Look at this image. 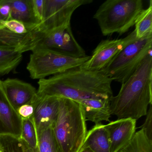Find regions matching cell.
Wrapping results in <instances>:
<instances>
[{"instance_id":"cell-1","label":"cell","mask_w":152,"mask_h":152,"mask_svg":"<svg viewBox=\"0 0 152 152\" xmlns=\"http://www.w3.org/2000/svg\"><path fill=\"white\" fill-rule=\"evenodd\" d=\"M112 82L102 71H90L81 66L39 80L37 95L65 98L79 103L90 98L110 99Z\"/></svg>"},{"instance_id":"cell-2","label":"cell","mask_w":152,"mask_h":152,"mask_svg":"<svg viewBox=\"0 0 152 152\" xmlns=\"http://www.w3.org/2000/svg\"><path fill=\"white\" fill-rule=\"evenodd\" d=\"M152 56L150 53L137 71L121 87L117 96L110 99L111 115L117 119L137 120L146 115L152 103Z\"/></svg>"},{"instance_id":"cell-3","label":"cell","mask_w":152,"mask_h":152,"mask_svg":"<svg viewBox=\"0 0 152 152\" xmlns=\"http://www.w3.org/2000/svg\"><path fill=\"white\" fill-rule=\"evenodd\" d=\"M54 137L62 152H78L87 135L86 120L80 103L60 97Z\"/></svg>"},{"instance_id":"cell-4","label":"cell","mask_w":152,"mask_h":152,"mask_svg":"<svg viewBox=\"0 0 152 152\" xmlns=\"http://www.w3.org/2000/svg\"><path fill=\"white\" fill-rule=\"evenodd\" d=\"M143 10L142 0H107L99 6L93 18L104 36L122 35L135 25Z\"/></svg>"},{"instance_id":"cell-5","label":"cell","mask_w":152,"mask_h":152,"mask_svg":"<svg viewBox=\"0 0 152 152\" xmlns=\"http://www.w3.org/2000/svg\"><path fill=\"white\" fill-rule=\"evenodd\" d=\"M152 34L137 39L120 51L101 70L112 81L122 84L152 53Z\"/></svg>"},{"instance_id":"cell-6","label":"cell","mask_w":152,"mask_h":152,"mask_svg":"<svg viewBox=\"0 0 152 152\" xmlns=\"http://www.w3.org/2000/svg\"><path fill=\"white\" fill-rule=\"evenodd\" d=\"M90 58H74L47 50H32L26 69L33 80H40L82 65Z\"/></svg>"},{"instance_id":"cell-7","label":"cell","mask_w":152,"mask_h":152,"mask_svg":"<svg viewBox=\"0 0 152 152\" xmlns=\"http://www.w3.org/2000/svg\"><path fill=\"white\" fill-rule=\"evenodd\" d=\"M92 2V0H44L43 17L38 31L45 34L70 26L74 11Z\"/></svg>"},{"instance_id":"cell-8","label":"cell","mask_w":152,"mask_h":152,"mask_svg":"<svg viewBox=\"0 0 152 152\" xmlns=\"http://www.w3.org/2000/svg\"><path fill=\"white\" fill-rule=\"evenodd\" d=\"M37 49L47 50L78 58L87 56L75 38L71 26L42 34L41 39L32 50Z\"/></svg>"},{"instance_id":"cell-9","label":"cell","mask_w":152,"mask_h":152,"mask_svg":"<svg viewBox=\"0 0 152 152\" xmlns=\"http://www.w3.org/2000/svg\"><path fill=\"white\" fill-rule=\"evenodd\" d=\"M137 39L133 31L123 39L101 41L82 67L90 71H101L120 51Z\"/></svg>"},{"instance_id":"cell-10","label":"cell","mask_w":152,"mask_h":152,"mask_svg":"<svg viewBox=\"0 0 152 152\" xmlns=\"http://www.w3.org/2000/svg\"><path fill=\"white\" fill-rule=\"evenodd\" d=\"M60 97L37 95L32 104L34 106L33 116L38 136L49 128H53L56 121Z\"/></svg>"},{"instance_id":"cell-11","label":"cell","mask_w":152,"mask_h":152,"mask_svg":"<svg viewBox=\"0 0 152 152\" xmlns=\"http://www.w3.org/2000/svg\"><path fill=\"white\" fill-rule=\"evenodd\" d=\"M136 121L131 118H124L110 121L105 125L110 152H118L129 143L136 133Z\"/></svg>"},{"instance_id":"cell-12","label":"cell","mask_w":152,"mask_h":152,"mask_svg":"<svg viewBox=\"0 0 152 152\" xmlns=\"http://www.w3.org/2000/svg\"><path fill=\"white\" fill-rule=\"evenodd\" d=\"M42 34L37 29L25 34H18L7 28L0 29V50L24 53L32 51Z\"/></svg>"},{"instance_id":"cell-13","label":"cell","mask_w":152,"mask_h":152,"mask_svg":"<svg viewBox=\"0 0 152 152\" xmlns=\"http://www.w3.org/2000/svg\"><path fill=\"white\" fill-rule=\"evenodd\" d=\"M2 83L7 97L16 111L21 106L31 103L37 96V90L33 86L18 79L9 78Z\"/></svg>"},{"instance_id":"cell-14","label":"cell","mask_w":152,"mask_h":152,"mask_svg":"<svg viewBox=\"0 0 152 152\" xmlns=\"http://www.w3.org/2000/svg\"><path fill=\"white\" fill-rule=\"evenodd\" d=\"M21 122V118L7 97L2 81L0 80V126L2 130L1 132L20 137Z\"/></svg>"},{"instance_id":"cell-15","label":"cell","mask_w":152,"mask_h":152,"mask_svg":"<svg viewBox=\"0 0 152 152\" xmlns=\"http://www.w3.org/2000/svg\"><path fill=\"white\" fill-rule=\"evenodd\" d=\"M11 10V19L23 23L28 31L38 28L40 21L34 9L33 0H5Z\"/></svg>"},{"instance_id":"cell-16","label":"cell","mask_w":152,"mask_h":152,"mask_svg":"<svg viewBox=\"0 0 152 152\" xmlns=\"http://www.w3.org/2000/svg\"><path fill=\"white\" fill-rule=\"evenodd\" d=\"M110 99L95 98L84 99L79 103L83 109L86 121L92 122L96 124L104 121L110 122Z\"/></svg>"},{"instance_id":"cell-17","label":"cell","mask_w":152,"mask_h":152,"mask_svg":"<svg viewBox=\"0 0 152 152\" xmlns=\"http://www.w3.org/2000/svg\"><path fill=\"white\" fill-rule=\"evenodd\" d=\"M82 147H88L93 152H110V144L105 125L95 124L87 132Z\"/></svg>"},{"instance_id":"cell-18","label":"cell","mask_w":152,"mask_h":152,"mask_svg":"<svg viewBox=\"0 0 152 152\" xmlns=\"http://www.w3.org/2000/svg\"><path fill=\"white\" fill-rule=\"evenodd\" d=\"M134 30L137 39H140L152 34V1L148 7L143 10L136 20Z\"/></svg>"},{"instance_id":"cell-19","label":"cell","mask_w":152,"mask_h":152,"mask_svg":"<svg viewBox=\"0 0 152 152\" xmlns=\"http://www.w3.org/2000/svg\"><path fill=\"white\" fill-rule=\"evenodd\" d=\"M23 53L0 50V75L8 74L19 65L23 59Z\"/></svg>"},{"instance_id":"cell-20","label":"cell","mask_w":152,"mask_h":152,"mask_svg":"<svg viewBox=\"0 0 152 152\" xmlns=\"http://www.w3.org/2000/svg\"><path fill=\"white\" fill-rule=\"evenodd\" d=\"M118 152H152V141L141 129L135 133L129 143Z\"/></svg>"},{"instance_id":"cell-21","label":"cell","mask_w":152,"mask_h":152,"mask_svg":"<svg viewBox=\"0 0 152 152\" xmlns=\"http://www.w3.org/2000/svg\"><path fill=\"white\" fill-rule=\"evenodd\" d=\"M20 139L33 149L38 148V137L33 116L29 119H22Z\"/></svg>"},{"instance_id":"cell-22","label":"cell","mask_w":152,"mask_h":152,"mask_svg":"<svg viewBox=\"0 0 152 152\" xmlns=\"http://www.w3.org/2000/svg\"><path fill=\"white\" fill-rule=\"evenodd\" d=\"M38 152H62L54 137L52 128L42 132L38 136Z\"/></svg>"},{"instance_id":"cell-23","label":"cell","mask_w":152,"mask_h":152,"mask_svg":"<svg viewBox=\"0 0 152 152\" xmlns=\"http://www.w3.org/2000/svg\"><path fill=\"white\" fill-rule=\"evenodd\" d=\"M0 150L2 152H23L20 138L10 133L0 132Z\"/></svg>"},{"instance_id":"cell-24","label":"cell","mask_w":152,"mask_h":152,"mask_svg":"<svg viewBox=\"0 0 152 152\" xmlns=\"http://www.w3.org/2000/svg\"><path fill=\"white\" fill-rule=\"evenodd\" d=\"M5 28L15 33L25 34L31 31H28L26 26L21 22L14 19H10L4 23Z\"/></svg>"},{"instance_id":"cell-25","label":"cell","mask_w":152,"mask_h":152,"mask_svg":"<svg viewBox=\"0 0 152 152\" xmlns=\"http://www.w3.org/2000/svg\"><path fill=\"white\" fill-rule=\"evenodd\" d=\"M11 19V10L5 0H0V29L5 28L4 24Z\"/></svg>"},{"instance_id":"cell-26","label":"cell","mask_w":152,"mask_h":152,"mask_svg":"<svg viewBox=\"0 0 152 152\" xmlns=\"http://www.w3.org/2000/svg\"><path fill=\"white\" fill-rule=\"evenodd\" d=\"M144 124L141 126V129L143 130L148 138L152 141V107L150 105L149 110H148Z\"/></svg>"},{"instance_id":"cell-27","label":"cell","mask_w":152,"mask_h":152,"mask_svg":"<svg viewBox=\"0 0 152 152\" xmlns=\"http://www.w3.org/2000/svg\"><path fill=\"white\" fill-rule=\"evenodd\" d=\"M34 108L31 103L25 104L18 107L16 112L21 120L31 118L34 113Z\"/></svg>"},{"instance_id":"cell-28","label":"cell","mask_w":152,"mask_h":152,"mask_svg":"<svg viewBox=\"0 0 152 152\" xmlns=\"http://www.w3.org/2000/svg\"><path fill=\"white\" fill-rule=\"evenodd\" d=\"M44 0H33L34 12L41 23L42 21L44 10Z\"/></svg>"},{"instance_id":"cell-29","label":"cell","mask_w":152,"mask_h":152,"mask_svg":"<svg viewBox=\"0 0 152 152\" xmlns=\"http://www.w3.org/2000/svg\"><path fill=\"white\" fill-rule=\"evenodd\" d=\"M21 141L22 142V147H23V152H38V148L37 149L31 148L27 146L24 142L21 140Z\"/></svg>"},{"instance_id":"cell-30","label":"cell","mask_w":152,"mask_h":152,"mask_svg":"<svg viewBox=\"0 0 152 152\" xmlns=\"http://www.w3.org/2000/svg\"><path fill=\"white\" fill-rule=\"evenodd\" d=\"M78 152H93L91 149L88 147H82L80 151Z\"/></svg>"},{"instance_id":"cell-31","label":"cell","mask_w":152,"mask_h":152,"mask_svg":"<svg viewBox=\"0 0 152 152\" xmlns=\"http://www.w3.org/2000/svg\"></svg>"},{"instance_id":"cell-32","label":"cell","mask_w":152,"mask_h":152,"mask_svg":"<svg viewBox=\"0 0 152 152\" xmlns=\"http://www.w3.org/2000/svg\"><path fill=\"white\" fill-rule=\"evenodd\" d=\"M0 152H1V150H0Z\"/></svg>"}]
</instances>
